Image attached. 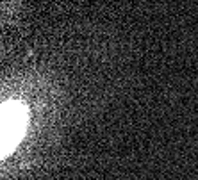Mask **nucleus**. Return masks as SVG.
Segmentation results:
<instances>
[{
  "mask_svg": "<svg viewBox=\"0 0 198 180\" xmlns=\"http://www.w3.org/2000/svg\"><path fill=\"white\" fill-rule=\"evenodd\" d=\"M27 127V112L25 107L18 102H5L2 107V148L4 155L7 150L14 148V144L20 141L21 134Z\"/></svg>",
  "mask_w": 198,
  "mask_h": 180,
  "instance_id": "nucleus-1",
  "label": "nucleus"
}]
</instances>
